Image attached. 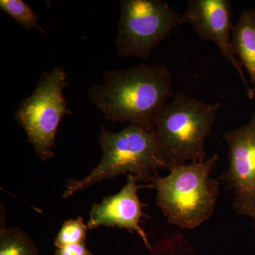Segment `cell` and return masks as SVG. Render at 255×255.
Returning <instances> with one entry per match:
<instances>
[{"label":"cell","instance_id":"cell-1","mask_svg":"<svg viewBox=\"0 0 255 255\" xmlns=\"http://www.w3.org/2000/svg\"><path fill=\"white\" fill-rule=\"evenodd\" d=\"M102 84L87 89L89 100L113 123L153 131L159 112L172 93V74L164 65H139L103 73Z\"/></svg>","mask_w":255,"mask_h":255},{"label":"cell","instance_id":"cell-2","mask_svg":"<svg viewBox=\"0 0 255 255\" xmlns=\"http://www.w3.org/2000/svg\"><path fill=\"white\" fill-rule=\"evenodd\" d=\"M99 142L103 155L86 177L66 182L63 197L68 198L87 187L122 174H131L138 181L152 184L159 170L169 169L168 162L153 131L128 125L118 132L102 128Z\"/></svg>","mask_w":255,"mask_h":255},{"label":"cell","instance_id":"cell-3","mask_svg":"<svg viewBox=\"0 0 255 255\" xmlns=\"http://www.w3.org/2000/svg\"><path fill=\"white\" fill-rule=\"evenodd\" d=\"M219 159L214 155L204 162L177 166L167 177L159 175L151 187L157 189V204L170 224L194 229L214 214L219 183L210 177Z\"/></svg>","mask_w":255,"mask_h":255},{"label":"cell","instance_id":"cell-4","mask_svg":"<svg viewBox=\"0 0 255 255\" xmlns=\"http://www.w3.org/2000/svg\"><path fill=\"white\" fill-rule=\"evenodd\" d=\"M221 104H205L177 92L159 112L154 124L156 139L163 149L169 170L205 161V141L212 131Z\"/></svg>","mask_w":255,"mask_h":255},{"label":"cell","instance_id":"cell-5","mask_svg":"<svg viewBox=\"0 0 255 255\" xmlns=\"http://www.w3.org/2000/svg\"><path fill=\"white\" fill-rule=\"evenodd\" d=\"M68 75L61 67L43 73L33 93L18 106L14 118L27 135L28 141L41 160L54 156L53 148L62 119L71 114L63 96L69 86Z\"/></svg>","mask_w":255,"mask_h":255},{"label":"cell","instance_id":"cell-6","mask_svg":"<svg viewBox=\"0 0 255 255\" xmlns=\"http://www.w3.org/2000/svg\"><path fill=\"white\" fill-rule=\"evenodd\" d=\"M115 45L120 56L147 58L179 26L181 15L162 0H122Z\"/></svg>","mask_w":255,"mask_h":255},{"label":"cell","instance_id":"cell-7","mask_svg":"<svg viewBox=\"0 0 255 255\" xmlns=\"http://www.w3.org/2000/svg\"><path fill=\"white\" fill-rule=\"evenodd\" d=\"M223 137L229 147V167L221 179L234 192L236 213L255 220V110L248 124Z\"/></svg>","mask_w":255,"mask_h":255},{"label":"cell","instance_id":"cell-8","mask_svg":"<svg viewBox=\"0 0 255 255\" xmlns=\"http://www.w3.org/2000/svg\"><path fill=\"white\" fill-rule=\"evenodd\" d=\"M190 24L198 36L216 43L221 54L232 64L246 85L248 96L251 100L255 98L253 88L248 85L241 62L233 51L232 33L233 10L228 0H191L187 9L181 15L179 25Z\"/></svg>","mask_w":255,"mask_h":255},{"label":"cell","instance_id":"cell-9","mask_svg":"<svg viewBox=\"0 0 255 255\" xmlns=\"http://www.w3.org/2000/svg\"><path fill=\"white\" fill-rule=\"evenodd\" d=\"M127 179L125 186L119 193L107 196L100 204H94L87 226L90 230L105 226L135 232L151 251L147 235L140 226L144 204L140 202L137 192L145 187L140 185L137 178L131 174L128 175Z\"/></svg>","mask_w":255,"mask_h":255},{"label":"cell","instance_id":"cell-10","mask_svg":"<svg viewBox=\"0 0 255 255\" xmlns=\"http://www.w3.org/2000/svg\"><path fill=\"white\" fill-rule=\"evenodd\" d=\"M233 51L251 76L255 95V9L244 10L232 31Z\"/></svg>","mask_w":255,"mask_h":255},{"label":"cell","instance_id":"cell-11","mask_svg":"<svg viewBox=\"0 0 255 255\" xmlns=\"http://www.w3.org/2000/svg\"><path fill=\"white\" fill-rule=\"evenodd\" d=\"M0 255H39L34 242L19 228H6L1 223Z\"/></svg>","mask_w":255,"mask_h":255},{"label":"cell","instance_id":"cell-12","mask_svg":"<svg viewBox=\"0 0 255 255\" xmlns=\"http://www.w3.org/2000/svg\"><path fill=\"white\" fill-rule=\"evenodd\" d=\"M0 9L14 18L21 27L46 33L38 23V14L23 0H1Z\"/></svg>","mask_w":255,"mask_h":255},{"label":"cell","instance_id":"cell-13","mask_svg":"<svg viewBox=\"0 0 255 255\" xmlns=\"http://www.w3.org/2000/svg\"><path fill=\"white\" fill-rule=\"evenodd\" d=\"M88 230V226L84 223L83 219L81 217L65 221L55 238V248H59L75 243H85Z\"/></svg>","mask_w":255,"mask_h":255},{"label":"cell","instance_id":"cell-14","mask_svg":"<svg viewBox=\"0 0 255 255\" xmlns=\"http://www.w3.org/2000/svg\"><path fill=\"white\" fill-rule=\"evenodd\" d=\"M55 255H95L87 249L85 243H75L57 248Z\"/></svg>","mask_w":255,"mask_h":255}]
</instances>
